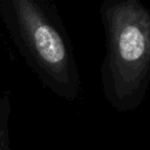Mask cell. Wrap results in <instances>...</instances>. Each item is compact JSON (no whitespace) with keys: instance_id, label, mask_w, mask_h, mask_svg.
<instances>
[{"instance_id":"7a4b0ae2","label":"cell","mask_w":150,"mask_h":150,"mask_svg":"<svg viewBox=\"0 0 150 150\" xmlns=\"http://www.w3.org/2000/svg\"><path fill=\"white\" fill-rule=\"evenodd\" d=\"M98 12L105 38L103 95L112 109L129 112L150 86V9L142 0H103Z\"/></svg>"},{"instance_id":"6da1fadb","label":"cell","mask_w":150,"mask_h":150,"mask_svg":"<svg viewBox=\"0 0 150 150\" xmlns=\"http://www.w3.org/2000/svg\"><path fill=\"white\" fill-rule=\"evenodd\" d=\"M1 21L41 84L74 102L82 80L71 40L54 0H0Z\"/></svg>"},{"instance_id":"3957f363","label":"cell","mask_w":150,"mask_h":150,"mask_svg":"<svg viewBox=\"0 0 150 150\" xmlns=\"http://www.w3.org/2000/svg\"><path fill=\"white\" fill-rule=\"evenodd\" d=\"M12 114L11 90H5L0 95V150H11L9 120Z\"/></svg>"}]
</instances>
